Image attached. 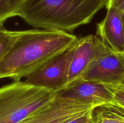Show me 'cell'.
I'll list each match as a JSON object with an SVG mask.
<instances>
[{
    "mask_svg": "<svg viewBox=\"0 0 124 123\" xmlns=\"http://www.w3.org/2000/svg\"><path fill=\"white\" fill-rule=\"evenodd\" d=\"M78 38L69 32L47 29L19 31L0 62V79L20 81L71 47Z\"/></svg>",
    "mask_w": 124,
    "mask_h": 123,
    "instance_id": "obj_1",
    "label": "cell"
},
{
    "mask_svg": "<svg viewBox=\"0 0 124 123\" xmlns=\"http://www.w3.org/2000/svg\"><path fill=\"white\" fill-rule=\"evenodd\" d=\"M107 0H26L18 12L29 25L71 32L88 24Z\"/></svg>",
    "mask_w": 124,
    "mask_h": 123,
    "instance_id": "obj_2",
    "label": "cell"
},
{
    "mask_svg": "<svg viewBox=\"0 0 124 123\" xmlns=\"http://www.w3.org/2000/svg\"><path fill=\"white\" fill-rule=\"evenodd\" d=\"M55 94L24 81L0 87V123H19L54 99Z\"/></svg>",
    "mask_w": 124,
    "mask_h": 123,
    "instance_id": "obj_3",
    "label": "cell"
},
{
    "mask_svg": "<svg viewBox=\"0 0 124 123\" xmlns=\"http://www.w3.org/2000/svg\"><path fill=\"white\" fill-rule=\"evenodd\" d=\"M77 41L67 49L26 77L24 82L54 93L64 89L68 84L69 69Z\"/></svg>",
    "mask_w": 124,
    "mask_h": 123,
    "instance_id": "obj_4",
    "label": "cell"
},
{
    "mask_svg": "<svg viewBox=\"0 0 124 123\" xmlns=\"http://www.w3.org/2000/svg\"><path fill=\"white\" fill-rule=\"evenodd\" d=\"M81 78L104 84H116L124 81V53L108 48L99 39L97 54Z\"/></svg>",
    "mask_w": 124,
    "mask_h": 123,
    "instance_id": "obj_5",
    "label": "cell"
},
{
    "mask_svg": "<svg viewBox=\"0 0 124 123\" xmlns=\"http://www.w3.org/2000/svg\"><path fill=\"white\" fill-rule=\"evenodd\" d=\"M94 108L87 104L55 95L47 106L19 123H65L91 112Z\"/></svg>",
    "mask_w": 124,
    "mask_h": 123,
    "instance_id": "obj_6",
    "label": "cell"
},
{
    "mask_svg": "<svg viewBox=\"0 0 124 123\" xmlns=\"http://www.w3.org/2000/svg\"><path fill=\"white\" fill-rule=\"evenodd\" d=\"M54 94L57 96L83 102L94 107L114 102L112 93L105 84L82 78Z\"/></svg>",
    "mask_w": 124,
    "mask_h": 123,
    "instance_id": "obj_7",
    "label": "cell"
},
{
    "mask_svg": "<svg viewBox=\"0 0 124 123\" xmlns=\"http://www.w3.org/2000/svg\"><path fill=\"white\" fill-rule=\"evenodd\" d=\"M106 15L97 25L96 36L110 49L124 53V12L107 8Z\"/></svg>",
    "mask_w": 124,
    "mask_h": 123,
    "instance_id": "obj_8",
    "label": "cell"
},
{
    "mask_svg": "<svg viewBox=\"0 0 124 123\" xmlns=\"http://www.w3.org/2000/svg\"><path fill=\"white\" fill-rule=\"evenodd\" d=\"M99 42V38L96 35L89 34L78 38L70 64L67 86L81 79L95 58Z\"/></svg>",
    "mask_w": 124,
    "mask_h": 123,
    "instance_id": "obj_9",
    "label": "cell"
},
{
    "mask_svg": "<svg viewBox=\"0 0 124 123\" xmlns=\"http://www.w3.org/2000/svg\"><path fill=\"white\" fill-rule=\"evenodd\" d=\"M92 114L94 123H124V109L115 102L94 107Z\"/></svg>",
    "mask_w": 124,
    "mask_h": 123,
    "instance_id": "obj_10",
    "label": "cell"
},
{
    "mask_svg": "<svg viewBox=\"0 0 124 123\" xmlns=\"http://www.w3.org/2000/svg\"><path fill=\"white\" fill-rule=\"evenodd\" d=\"M26 0H0V25L8 19L17 16L21 7Z\"/></svg>",
    "mask_w": 124,
    "mask_h": 123,
    "instance_id": "obj_11",
    "label": "cell"
},
{
    "mask_svg": "<svg viewBox=\"0 0 124 123\" xmlns=\"http://www.w3.org/2000/svg\"><path fill=\"white\" fill-rule=\"evenodd\" d=\"M19 31L9 30L0 25V62L18 37Z\"/></svg>",
    "mask_w": 124,
    "mask_h": 123,
    "instance_id": "obj_12",
    "label": "cell"
},
{
    "mask_svg": "<svg viewBox=\"0 0 124 123\" xmlns=\"http://www.w3.org/2000/svg\"><path fill=\"white\" fill-rule=\"evenodd\" d=\"M105 85L112 93L114 102L124 109V81L119 84Z\"/></svg>",
    "mask_w": 124,
    "mask_h": 123,
    "instance_id": "obj_13",
    "label": "cell"
},
{
    "mask_svg": "<svg viewBox=\"0 0 124 123\" xmlns=\"http://www.w3.org/2000/svg\"><path fill=\"white\" fill-rule=\"evenodd\" d=\"M92 110L65 123H94L92 114Z\"/></svg>",
    "mask_w": 124,
    "mask_h": 123,
    "instance_id": "obj_14",
    "label": "cell"
},
{
    "mask_svg": "<svg viewBox=\"0 0 124 123\" xmlns=\"http://www.w3.org/2000/svg\"><path fill=\"white\" fill-rule=\"evenodd\" d=\"M117 1H118L120 6L124 9V0H117Z\"/></svg>",
    "mask_w": 124,
    "mask_h": 123,
    "instance_id": "obj_15",
    "label": "cell"
}]
</instances>
